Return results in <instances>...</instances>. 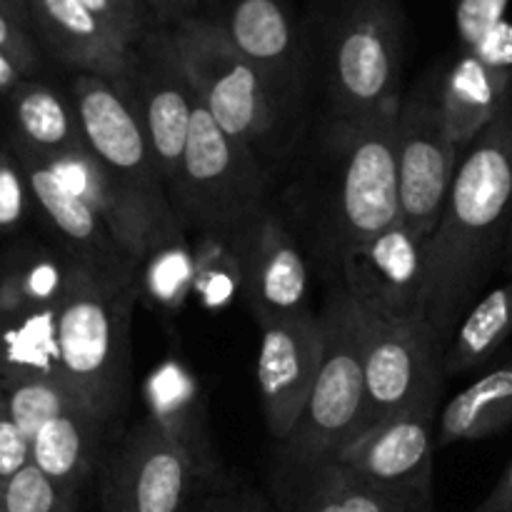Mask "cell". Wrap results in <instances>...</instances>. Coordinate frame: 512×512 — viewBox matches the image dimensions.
Wrapping results in <instances>:
<instances>
[{
  "mask_svg": "<svg viewBox=\"0 0 512 512\" xmlns=\"http://www.w3.org/2000/svg\"><path fill=\"white\" fill-rule=\"evenodd\" d=\"M473 512H512V463Z\"/></svg>",
  "mask_w": 512,
  "mask_h": 512,
  "instance_id": "ab89813d",
  "label": "cell"
},
{
  "mask_svg": "<svg viewBox=\"0 0 512 512\" xmlns=\"http://www.w3.org/2000/svg\"><path fill=\"white\" fill-rule=\"evenodd\" d=\"M365 370V428L395 415L438 408L443 355L428 320L383 323L360 313Z\"/></svg>",
  "mask_w": 512,
  "mask_h": 512,
  "instance_id": "30bf717a",
  "label": "cell"
},
{
  "mask_svg": "<svg viewBox=\"0 0 512 512\" xmlns=\"http://www.w3.org/2000/svg\"><path fill=\"white\" fill-rule=\"evenodd\" d=\"M278 512H280V510H278Z\"/></svg>",
  "mask_w": 512,
  "mask_h": 512,
  "instance_id": "f6af8a7d",
  "label": "cell"
},
{
  "mask_svg": "<svg viewBox=\"0 0 512 512\" xmlns=\"http://www.w3.org/2000/svg\"><path fill=\"white\" fill-rule=\"evenodd\" d=\"M505 260H508L510 270H512V230H510V240H508V253H505Z\"/></svg>",
  "mask_w": 512,
  "mask_h": 512,
  "instance_id": "ee69618b",
  "label": "cell"
},
{
  "mask_svg": "<svg viewBox=\"0 0 512 512\" xmlns=\"http://www.w3.org/2000/svg\"><path fill=\"white\" fill-rule=\"evenodd\" d=\"M145 418L190 460L208 488L225 485L223 460L210 433L208 405L195 375L180 360L165 358L143 380Z\"/></svg>",
  "mask_w": 512,
  "mask_h": 512,
  "instance_id": "44dd1931",
  "label": "cell"
},
{
  "mask_svg": "<svg viewBox=\"0 0 512 512\" xmlns=\"http://www.w3.org/2000/svg\"><path fill=\"white\" fill-rule=\"evenodd\" d=\"M83 3L98 13L130 48H138L150 30L160 25L143 0H83Z\"/></svg>",
  "mask_w": 512,
  "mask_h": 512,
  "instance_id": "e575fe53",
  "label": "cell"
},
{
  "mask_svg": "<svg viewBox=\"0 0 512 512\" xmlns=\"http://www.w3.org/2000/svg\"><path fill=\"white\" fill-rule=\"evenodd\" d=\"M438 103L458 148H468L512 105V25L500 23L475 50L438 70Z\"/></svg>",
  "mask_w": 512,
  "mask_h": 512,
  "instance_id": "d6986e66",
  "label": "cell"
},
{
  "mask_svg": "<svg viewBox=\"0 0 512 512\" xmlns=\"http://www.w3.org/2000/svg\"><path fill=\"white\" fill-rule=\"evenodd\" d=\"M3 388L5 395H8L10 415H13L15 425H18V430L28 443L38 435V430L45 423H50L53 418L63 415L70 405L83 400L65 380H3Z\"/></svg>",
  "mask_w": 512,
  "mask_h": 512,
  "instance_id": "1f68e13d",
  "label": "cell"
},
{
  "mask_svg": "<svg viewBox=\"0 0 512 512\" xmlns=\"http://www.w3.org/2000/svg\"><path fill=\"white\" fill-rule=\"evenodd\" d=\"M68 95L78 110L85 145L95 158L145 203L163 225H178L158 158L148 143L143 125L128 108L115 83L98 75H73Z\"/></svg>",
  "mask_w": 512,
  "mask_h": 512,
  "instance_id": "7c38bea8",
  "label": "cell"
},
{
  "mask_svg": "<svg viewBox=\"0 0 512 512\" xmlns=\"http://www.w3.org/2000/svg\"><path fill=\"white\" fill-rule=\"evenodd\" d=\"M190 243L195 255L193 298L208 310H223L238 295L243 298V280L230 233H193Z\"/></svg>",
  "mask_w": 512,
  "mask_h": 512,
  "instance_id": "4dcf8cb0",
  "label": "cell"
},
{
  "mask_svg": "<svg viewBox=\"0 0 512 512\" xmlns=\"http://www.w3.org/2000/svg\"><path fill=\"white\" fill-rule=\"evenodd\" d=\"M320 318L325 353L308 405L280 443L278 475L315 468L365 430V370L360 310L340 288L330 290Z\"/></svg>",
  "mask_w": 512,
  "mask_h": 512,
  "instance_id": "8992f818",
  "label": "cell"
},
{
  "mask_svg": "<svg viewBox=\"0 0 512 512\" xmlns=\"http://www.w3.org/2000/svg\"><path fill=\"white\" fill-rule=\"evenodd\" d=\"M173 35L203 108L275 175L298 148L300 118L275 100L258 70L210 18L193 15L173 25Z\"/></svg>",
  "mask_w": 512,
  "mask_h": 512,
  "instance_id": "5b68a950",
  "label": "cell"
},
{
  "mask_svg": "<svg viewBox=\"0 0 512 512\" xmlns=\"http://www.w3.org/2000/svg\"><path fill=\"white\" fill-rule=\"evenodd\" d=\"M98 488L103 512H185L210 490L150 418L110 438Z\"/></svg>",
  "mask_w": 512,
  "mask_h": 512,
  "instance_id": "9c48e42d",
  "label": "cell"
},
{
  "mask_svg": "<svg viewBox=\"0 0 512 512\" xmlns=\"http://www.w3.org/2000/svg\"><path fill=\"white\" fill-rule=\"evenodd\" d=\"M320 18L310 58L325 93L323 118L363 123L400 113L405 20L398 0H343Z\"/></svg>",
  "mask_w": 512,
  "mask_h": 512,
  "instance_id": "3957f363",
  "label": "cell"
},
{
  "mask_svg": "<svg viewBox=\"0 0 512 512\" xmlns=\"http://www.w3.org/2000/svg\"><path fill=\"white\" fill-rule=\"evenodd\" d=\"M143 3L158 18V23L168 25V28L193 18L203 8V0H143Z\"/></svg>",
  "mask_w": 512,
  "mask_h": 512,
  "instance_id": "f35d334b",
  "label": "cell"
},
{
  "mask_svg": "<svg viewBox=\"0 0 512 512\" xmlns=\"http://www.w3.org/2000/svg\"><path fill=\"white\" fill-rule=\"evenodd\" d=\"M115 88L143 125L150 148L158 158L165 188H170L183 160L190 120L200 103L180 58L173 28L158 25L150 30L148 38L135 48L130 70L115 83Z\"/></svg>",
  "mask_w": 512,
  "mask_h": 512,
  "instance_id": "8fae6325",
  "label": "cell"
},
{
  "mask_svg": "<svg viewBox=\"0 0 512 512\" xmlns=\"http://www.w3.org/2000/svg\"><path fill=\"white\" fill-rule=\"evenodd\" d=\"M185 512H278V505L255 490L225 483L200 493Z\"/></svg>",
  "mask_w": 512,
  "mask_h": 512,
  "instance_id": "74e56055",
  "label": "cell"
},
{
  "mask_svg": "<svg viewBox=\"0 0 512 512\" xmlns=\"http://www.w3.org/2000/svg\"><path fill=\"white\" fill-rule=\"evenodd\" d=\"M0 8L5 10V13L13 15L15 20H20L23 25H28L30 28V8H28V0H0ZM33 30V28H30Z\"/></svg>",
  "mask_w": 512,
  "mask_h": 512,
  "instance_id": "b9f144b4",
  "label": "cell"
},
{
  "mask_svg": "<svg viewBox=\"0 0 512 512\" xmlns=\"http://www.w3.org/2000/svg\"><path fill=\"white\" fill-rule=\"evenodd\" d=\"M8 145L23 165L33 205L58 235L60 250L75 265L105 283L120 285V288L138 283V263L125 253L108 223L85 200L70 193L40 155L13 140Z\"/></svg>",
  "mask_w": 512,
  "mask_h": 512,
  "instance_id": "e0dca14e",
  "label": "cell"
},
{
  "mask_svg": "<svg viewBox=\"0 0 512 512\" xmlns=\"http://www.w3.org/2000/svg\"><path fill=\"white\" fill-rule=\"evenodd\" d=\"M460 148L445 128L438 103V70L425 75L403 95L395 120V163H398L400 223L423 238H433L455 173Z\"/></svg>",
  "mask_w": 512,
  "mask_h": 512,
  "instance_id": "ba28073f",
  "label": "cell"
},
{
  "mask_svg": "<svg viewBox=\"0 0 512 512\" xmlns=\"http://www.w3.org/2000/svg\"><path fill=\"white\" fill-rule=\"evenodd\" d=\"M55 320L58 305L0 313V380H63Z\"/></svg>",
  "mask_w": 512,
  "mask_h": 512,
  "instance_id": "83f0119b",
  "label": "cell"
},
{
  "mask_svg": "<svg viewBox=\"0 0 512 512\" xmlns=\"http://www.w3.org/2000/svg\"><path fill=\"white\" fill-rule=\"evenodd\" d=\"M195 255L185 225L160 233L138 265V295L150 308L180 315L193 298Z\"/></svg>",
  "mask_w": 512,
  "mask_h": 512,
  "instance_id": "f1b7e54d",
  "label": "cell"
},
{
  "mask_svg": "<svg viewBox=\"0 0 512 512\" xmlns=\"http://www.w3.org/2000/svg\"><path fill=\"white\" fill-rule=\"evenodd\" d=\"M5 98L13 123V135H10L13 143L45 158L85 145L78 110L68 93H60L53 85L30 78Z\"/></svg>",
  "mask_w": 512,
  "mask_h": 512,
  "instance_id": "d4e9b609",
  "label": "cell"
},
{
  "mask_svg": "<svg viewBox=\"0 0 512 512\" xmlns=\"http://www.w3.org/2000/svg\"><path fill=\"white\" fill-rule=\"evenodd\" d=\"M512 335V278L470 305L443 355V373L460 375L488 363Z\"/></svg>",
  "mask_w": 512,
  "mask_h": 512,
  "instance_id": "f546056e",
  "label": "cell"
},
{
  "mask_svg": "<svg viewBox=\"0 0 512 512\" xmlns=\"http://www.w3.org/2000/svg\"><path fill=\"white\" fill-rule=\"evenodd\" d=\"M512 425V358L460 390L438 415V448L478 443Z\"/></svg>",
  "mask_w": 512,
  "mask_h": 512,
  "instance_id": "4316f807",
  "label": "cell"
},
{
  "mask_svg": "<svg viewBox=\"0 0 512 512\" xmlns=\"http://www.w3.org/2000/svg\"><path fill=\"white\" fill-rule=\"evenodd\" d=\"M512 230V105L468 145L428 243V323L440 348L508 253Z\"/></svg>",
  "mask_w": 512,
  "mask_h": 512,
  "instance_id": "7a4b0ae2",
  "label": "cell"
},
{
  "mask_svg": "<svg viewBox=\"0 0 512 512\" xmlns=\"http://www.w3.org/2000/svg\"><path fill=\"white\" fill-rule=\"evenodd\" d=\"M280 512H438L435 505L375 488L333 463L278 475Z\"/></svg>",
  "mask_w": 512,
  "mask_h": 512,
  "instance_id": "cb8c5ba5",
  "label": "cell"
},
{
  "mask_svg": "<svg viewBox=\"0 0 512 512\" xmlns=\"http://www.w3.org/2000/svg\"><path fill=\"white\" fill-rule=\"evenodd\" d=\"M200 15L213 20L253 65L290 115L300 118L313 80L310 35L300 28L288 0H213Z\"/></svg>",
  "mask_w": 512,
  "mask_h": 512,
  "instance_id": "4fadbf2b",
  "label": "cell"
},
{
  "mask_svg": "<svg viewBox=\"0 0 512 512\" xmlns=\"http://www.w3.org/2000/svg\"><path fill=\"white\" fill-rule=\"evenodd\" d=\"M0 53L8 55L28 78H33L43 63L40 43L28 25L15 20L13 15L0 8Z\"/></svg>",
  "mask_w": 512,
  "mask_h": 512,
  "instance_id": "8d00e7d4",
  "label": "cell"
},
{
  "mask_svg": "<svg viewBox=\"0 0 512 512\" xmlns=\"http://www.w3.org/2000/svg\"><path fill=\"white\" fill-rule=\"evenodd\" d=\"M243 300L260 328L310 315V270L303 245L270 205L230 233Z\"/></svg>",
  "mask_w": 512,
  "mask_h": 512,
  "instance_id": "9a60e30c",
  "label": "cell"
},
{
  "mask_svg": "<svg viewBox=\"0 0 512 512\" xmlns=\"http://www.w3.org/2000/svg\"><path fill=\"white\" fill-rule=\"evenodd\" d=\"M23 80H30V78L13 63V60L8 58V55L0 53V93L3 95L13 93Z\"/></svg>",
  "mask_w": 512,
  "mask_h": 512,
  "instance_id": "60d3db41",
  "label": "cell"
},
{
  "mask_svg": "<svg viewBox=\"0 0 512 512\" xmlns=\"http://www.w3.org/2000/svg\"><path fill=\"white\" fill-rule=\"evenodd\" d=\"M313 3L323 10V8H330V5H335V3H343V0H313Z\"/></svg>",
  "mask_w": 512,
  "mask_h": 512,
  "instance_id": "7bdbcfd3",
  "label": "cell"
},
{
  "mask_svg": "<svg viewBox=\"0 0 512 512\" xmlns=\"http://www.w3.org/2000/svg\"><path fill=\"white\" fill-rule=\"evenodd\" d=\"M428 243L398 220L343 260L335 288L383 323L428 320Z\"/></svg>",
  "mask_w": 512,
  "mask_h": 512,
  "instance_id": "5bb4252c",
  "label": "cell"
},
{
  "mask_svg": "<svg viewBox=\"0 0 512 512\" xmlns=\"http://www.w3.org/2000/svg\"><path fill=\"white\" fill-rule=\"evenodd\" d=\"M395 115L323 118L278 210L328 280L353 250L400 220Z\"/></svg>",
  "mask_w": 512,
  "mask_h": 512,
  "instance_id": "6da1fadb",
  "label": "cell"
},
{
  "mask_svg": "<svg viewBox=\"0 0 512 512\" xmlns=\"http://www.w3.org/2000/svg\"><path fill=\"white\" fill-rule=\"evenodd\" d=\"M110 435L113 430L80 400L45 423L30 440V463L58 488L78 498L83 485L100 470Z\"/></svg>",
  "mask_w": 512,
  "mask_h": 512,
  "instance_id": "603a6c76",
  "label": "cell"
},
{
  "mask_svg": "<svg viewBox=\"0 0 512 512\" xmlns=\"http://www.w3.org/2000/svg\"><path fill=\"white\" fill-rule=\"evenodd\" d=\"M273 175L250 145L233 138L198 103L170 203L188 233H233L268 205Z\"/></svg>",
  "mask_w": 512,
  "mask_h": 512,
  "instance_id": "52a82bcc",
  "label": "cell"
},
{
  "mask_svg": "<svg viewBox=\"0 0 512 512\" xmlns=\"http://www.w3.org/2000/svg\"><path fill=\"white\" fill-rule=\"evenodd\" d=\"M33 208L28 178L10 150V145H0V238L18 230Z\"/></svg>",
  "mask_w": 512,
  "mask_h": 512,
  "instance_id": "836d02e7",
  "label": "cell"
},
{
  "mask_svg": "<svg viewBox=\"0 0 512 512\" xmlns=\"http://www.w3.org/2000/svg\"><path fill=\"white\" fill-rule=\"evenodd\" d=\"M28 8L33 35L60 65L110 83L125 78L135 48L83 0H28Z\"/></svg>",
  "mask_w": 512,
  "mask_h": 512,
  "instance_id": "ffe728a7",
  "label": "cell"
},
{
  "mask_svg": "<svg viewBox=\"0 0 512 512\" xmlns=\"http://www.w3.org/2000/svg\"><path fill=\"white\" fill-rule=\"evenodd\" d=\"M138 300V283L120 288L78 265L58 303L60 373L113 433L130 400V318Z\"/></svg>",
  "mask_w": 512,
  "mask_h": 512,
  "instance_id": "277c9868",
  "label": "cell"
},
{
  "mask_svg": "<svg viewBox=\"0 0 512 512\" xmlns=\"http://www.w3.org/2000/svg\"><path fill=\"white\" fill-rule=\"evenodd\" d=\"M435 423L438 408L413 410L380 420L355 435L328 463L375 488L435 505Z\"/></svg>",
  "mask_w": 512,
  "mask_h": 512,
  "instance_id": "2e32d148",
  "label": "cell"
},
{
  "mask_svg": "<svg viewBox=\"0 0 512 512\" xmlns=\"http://www.w3.org/2000/svg\"><path fill=\"white\" fill-rule=\"evenodd\" d=\"M323 353L325 325L320 313L260 328L255 380L265 425L278 445L290 438L308 405L323 365Z\"/></svg>",
  "mask_w": 512,
  "mask_h": 512,
  "instance_id": "ac0fdd59",
  "label": "cell"
},
{
  "mask_svg": "<svg viewBox=\"0 0 512 512\" xmlns=\"http://www.w3.org/2000/svg\"><path fill=\"white\" fill-rule=\"evenodd\" d=\"M78 265L63 250L23 243L0 255V313L50 308L63 300Z\"/></svg>",
  "mask_w": 512,
  "mask_h": 512,
  "instance_id": "484cf974",
  "label": "cell"
},
{
  "mask_svg": "<svg viewBox=\"0 0 512 512\" xmlns=\"http://www.w3.org/2000/svg\"><path fill=\"white\" fill-rule=\"evenodd\" d=\"M38 155V153H35ZM50 165L60 183L78 195L80 200L90 205L100 218L108 223L118 243L123 245L125 253L140 265V260L148 255L150 245L160 233L178 225H163L140 198H135L103 163L93 155L88 145L68 150L60 155H40Z\"/></svg>",
  "mask_w": 512,
  "mask_h": 512,
  "instance_id": "7402d4cb",
  "label": "cell"
},
{
  "mask_svg": "<svg viewBox=\"0 0 512 512\" xmlns=\"http://www.w3.org/2000/svg\"><path fill=\"white\" fill-rule=\"evenodd\" d=\"M0 512H78V498L28 463L0 485Z\"/></svg>",
  "mask_w": 512,
  "mask_h": 512,
  "instance_id": "d6a6232c",
  "label": "cell"
},
{
  "mask_svg": "<svg viewBox=\"0 0 512 512\" xmlns=\"http://www.w3.org/2000/svg\"><path fill=\"white\" fill-rule=\"evenodd\" d=\"M510 0H455V30L460 50H475L500 23Z\"/></svg>",
  "mask_w": 512,
  "mask_h": 512,
  "instance_id": "d590c367",
  "label": "cell"
}]
</instances>
